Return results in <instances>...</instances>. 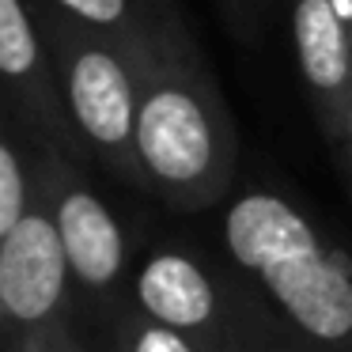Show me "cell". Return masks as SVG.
<instances>
[{"label":"cell","instance_id":"11","mask_svg":"<svg viewBox=\"0 0 352 352\" xmlns=\"http://www.w3.org/2000/svg\"><path fill=\"white\" fill-rule=\"evenodd\" d=\"M333 148H337V155H341L344 182H349V190H352V102H349V110H344V122H341V133H337Z\"/></svg>","mask_w":352,"mask_h":352},{"label":"cell","instance_id":"5","mask_svg":"<svg viewBox=\"0 0 352 352\" xmlns=\"http://www.w3.org/2000/svg\"><path fill=\"white\" fill-rule=\"evenodd\" d=\"M76 280L46 190L0 239V322L8 352H84L76 341Z\"/></svg>","mask_w":352,"mask_h":352},{"label":"cell","instance_id":"3","mask_svg":"<svg viewBox=\"0 0 352 352\" xmlns=\"http://www.w3.org/2000/svg\"><path fill=\"white\" fill-rule=\"evenodd\" d=\"M129 307L212 352H269L280 318L231 261H208L190 243H160L133 265Z\"/></svg>","mask_w":352,"mask_h":352},{"label":"cell","instance_id":"13","mask_svg":"<svg viewBox=\"0 0 352 352\" xmlns=\"http://www.w3.org/2000/svg\"><path fill=\"white\" fill-rule=\"evenodd\" d=\"M337 8V16H341V23L349 27V34H352V0H329Z\"/></svg>","mask_w":352,"mask_h":352},{"label":"cell","instance_id":"7","mask_svg":"<svg viewBox=\"0 0 352 352\" xmlns=\"http://www.w3.org/2000/svg\"><path fill=\"white\" fill-rule=\"evenodd\" d=\"M0 72H4L0 107L12 110L42 144L57 148L84 167L87 155L69 122L61 69L31 0H0Z\"/></svg>","mask_w":352,"mask_h":352},{"label":"cell","instance_id":"6","mask_svg":"<svg viewBox=\"0 0 352 352\" xmlns=\"http://www.w3.org/2000/svg\"><path fill=\"white\" fill-rule=\"evenodd\" d=\"M42 190L61 231L65 254H69L80 307H91L95 314L107 318L129 296L133 258L125 223L114 216L107 197L84 178L80 163H72L57 148H46Z\"/></svg>","mask_w":352,"mask_h":352},{"label":"cell","instance_id":"1","mask_svg":"<svg viewBox=\"0 0 352 352\" xmlns=\"http://www.w3.org/2000/svg\"><path fill=\"white\" fill-rule=\"evenodd\" d=\"M137 160L144 190L175 212H205L235 190V118L175 4L140 46Z\"/></svg>","mask_w":352,"mask_h":352},{"label":"cell","instance_id":"8","mask_svg":"<svg viewBox=\"0 0 352 352\" xmlns=\"http://www.w3.org/2000/svg\"><path fill=\"white\" fill-rule=\"evenodd\" d=\"M292 46L322 133L337 140L352 102V34L329 0H288Z\"/></svg>","mask_w":352,"mask_h":352},{"label":"cell","instance_id":"4","mask_svg":"<svg viewBox=\"0 0 352 352\" xmlns=\"http://www.w3.org/2000/svg\"><path fill=\"white\" fill-rule=\"evenodd\" d=\"M50 50L61 69L65 107L87 163H102L122 182L144 190L137 160V110H140V46L87 31L54 16L31 0Z\"/></svg>","mask_w":352,"mask_h":352},{"label":"cell","instance_id":"9","mask_svg":"<svg viewBox=\"0 0 352 352\" xmlns=\"http://www.w3.org/2000/svg\"><path fill=\"white\" fill-rule=\"evenodd\" d=\"M54 16L122 42H144L170 0H38Z\"/></svg>","mask_w":352,"mask_h":352},{"label":"cell","instance_id":"2","mask_svg":"<svg viewBox=\"0 0 352 352\" xmlns=\"http://www.w3.org/2000/svg\"><path fill=\"white\" fill-rule=\"evenodd\" d=\"M220 239L299 352H352V261L296 201L246 186L223 205Z\"/></svg>","mask_w":352,"mask_h":352},{"label":"cell","instance_id":"10","mask_svg":"<svg viewBox=\"0 0 352 352\" xmlns=\"http://www.w3.org/2000/svg\"><path fill=\"white\" fill-rule=\"evenodd\" d=\"M99 352H212L205 344L190 341L182 333H170V329L148 322L144 314H137L125 299L118 311H110L102 318V344Z\"/></svg>","mask_w":352,"mask_h":352},{"label":"cell","instance_id":"12","mask_svg":"<svg viewBox=\"0 0 352 352\" xmlns=\"http://www.w3.org/2000/svg\"><path fill=\"white\" fill-rule=\"evenodd\" d=\"M269 352H299V344L292 341V337L284 333V326H280V337H276V341L269 344Z\"/></svg>","mask_w":352,"mask_h":352}]
</instances>
